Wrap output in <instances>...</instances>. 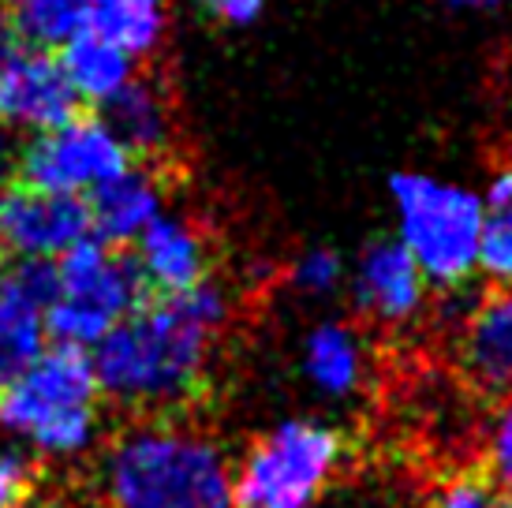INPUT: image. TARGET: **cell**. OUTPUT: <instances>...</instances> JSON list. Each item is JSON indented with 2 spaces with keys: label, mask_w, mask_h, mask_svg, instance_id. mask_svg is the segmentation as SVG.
Listing matches in <instances>:
<instances>
[{
  "label": "cell",
  "mask_w": 512,
  "mask_h": 508,
  "mask_svg": "<svg viewBox=\"0 0 512 508\" xmlns=\"http://www.w3.org/2000/svg\"><path fill=\"white\" fill-rule=\"evenodd\" d=\"M441 4L453 12H498V8H509L512 0H441Z\"/></svg>",
  "instance_id": "cell-27"
},
{
  "label": "cell",
  "mask_w": 512,
  "mask_h": 508,
  "mask_svg": "<svg viewBox=\"0 0 512 508\" xmlns=\"http://www.w3.org/2000/svg\"><path fill=\"white\" fill-rule=\"evenodd\" d=\"M146 296L150 292L128 254L86 236L57 258V296L45 311L49 340L94 348Z\"/></svg>",
  "instance_id": "cell-6"
},
{
  "label": "cell",
  "mask_w": 512,
  "mask_h": 508,
  "mask_svg": "<svg viewBox=\"0 0 512 508\" xmlns=\"http://www.w3.org/2000/svg\"><path fill=\"white\" fill-rule=\"evenodd\" d=\"M4 161H8V142H4V131H0V172H4Z\"/></svg>",
  "instance_id": "cell-28"
},
{
  "label": "cell",
  "mask_w": 512,
  "mask_h": 508,
  "mask_svg": "<svg viewBox=\"0 0 512 508\" xmlns=\"http://www.w3.org/2000/svg\"><path fill=\"white\" fill-rule=\"evenodd\" d=\"M486 464H490V479L501 494L512 501V396L501 400V411L490 423V438H486Z\"/></svg>",
  "instance_id": "cell-24"
},
{
  "label": "cell",
  "mask_w": 512,
  "mask_h": 508,
  "mask_svg": "<svg viewBox=\"0 0 512 508\" xmlns=\"http://www.w3.org/2000/svg\"><path fill=\"white\" fill-rule=\"evenodd\" d=\"M348 281V266L344 254L333 247H311L292 262V288L311 299H326Z\"/></svg>",
  "instance_id": "cell-20"
},
{
  "label": "cell",
  "mask_w": 512,
  "mask_h": 508,
  "mask_svg": "<svg viewBox=\"0 0 512 508\" xmlns=\"http://www.w3.org/2000/svg\"><path fill=\"white\" fill-rule=\"evenodd\" d=\"M303 374L326 400H348L367 374L363 337L348 322H318L303 337Z\"/></svg>",
  "instance_id": "cell-15"
},
{
  "label": "cell",
  "mask_w": 512,
  "mask_h": 508,
  "mask_svg": "<svg viewBox=\"0 0 512 508\" xmlns=\"http://www.w3.org/2000/svg\"><path fill=\"white\" fill-rule=\"evenodd\" d=\"M90 236L86 198L49 195L34 187L0 191V258L4 262H57Z\"/></svg>",
  "instance_id": "cell-9"
},
{
  "label": "cell",
  "mask_w": 512,
  "mask_h": 508,
  "mask_svg": "<svg viewBox=\"0 0 512 508\" xmlns=\"http://www.w3.org/2000/svg\"><path fill=\"white\" fill-rule=\"evenodd\" d=\"M131 161H135L131 150L105 124V116H72L53 131H38L19 150L15 176L34 191L83 198L124 176Z\"/></svg>",
  "instance_id": "cell-7"
},
{
  "label": "cell",
  "mask_w": 512,
  "mask_h": 508,
  "mask_svg": "<svg viewBox=\"0 0 512 508\" xmlns=\"http://www.w3.org/2000/svg\"><path fill=\"white\" fill-rule=\"evenodd\" d=\"M434 508H512L490 475H453L441 486Z\"/></svg>",
  "instance_id": "cell-23"
},
{
  "label": "cell",
  "mask_w": 512,
  "mask_h": 508,
  "mask_svg": "<svg viewBox=\"0 0 512 508\" xmlns=\"http://www.w3.org/2000/svg\"><path fill=\"white\" fill-rule=\"evenodd\" d=\"M57 64L79 101L105 109L135 79V60L94 30H79L57 49Z\"/></svg>",
  "instance_id": "cell-16"
},
{
  "label": "cell",
  "mask_w": 512,
  "mask_h": 508,
  "mask_svg": "<svg viewBox=\"0 0 512 508\" xmlns=\"http://www.w3.org/2000/svg\"><path fill=\"white\" fill-rule=\"evenodd\" d=\"M98 0H4V23L30 45L60 49L86 30Z\"/></svg>",
  "instance_id": "cell-19"
},
{
  "label": "cell",
  "mask_w": 512,
  "mask_h": 508,
  "mask_svg": "<svg viewBox=\"0 0 512 508\" xmlns=\"http://www.w3.org/2000/svg\"><path fill=\"white\" fill-rule=\"evenodd\" d=\"M131 262L150 296H184L210 281V247L199 228L184 217L161 213L135 240Z\"/></svg>",
  "instance_id": "cell-13"
},
{
  "label": "cell",
  "mask_w": 512,
  "mask_h": 508,
  "mask_svg": "<svg viewBox=\"0 0 512 508\" xmlns=\"http://www.w3.org/2000/svg\"><path fill=\"white\" fill-rule=\"evenodd\" d=\"M169 27V0H98L86 30L120 45L131 60L154 53Z\"/></svg>",
  "instance_id": "cell-18"
},
{
  "label": "cell",
  "mask_w": 512,
  "mask_h": 508,
  "mask_svg": "<svg viewBox=\"0 0 512 508\" xmlns=\"http://www.w3.org/2000/svg\"><path fill=\"white\" fill-rule=\"evenodd\" d=\"M79 116V98L57 57L30 45L0 19V127L53 131Z\"/></svg>",
  "instance_id": "cell-8"
},
{
  "label": "cell",
  "mask_w": 512,
  "mask_h": 508,
  "mask_svg": "<svg viewBox=\"0 0 512 508\" xmlns=\"http://www.w3.org/2000/svg\"><path fill=\"white\" fill-rule=\"evenodd\" d=\"M479 269L498 288H512V206L486 210L479 236Z\"/></svg>",
  "instance_id": "cell-21"
},
{
  "label": "cell",
  "mask_w": 512,
  "mask_h": 508,
  "mask_svg": "<svg viewBox=\"0 0 512 508\" xmlns=\"http://www.w3.org/2000/svg\"><path fill=\"white\" fill-rule=\"evenodd\" d=\"M228 299L214 281L184 296H146L94 344L101 396L124 408H176L206 378Z\"/></svg>",
  "instance_id": "cell-1"
},
{
  "label": "cell",
  "mask_w": 512,
  "mask_h": 508,
  "mask_svg": "<svg viewBox=\"0 0 512 508\" xmlns=\"http://www.w3.org/2000/svg\"><path fill=\"white\" fill-rule=\"evenodd\" d=\"M344 284L356 311L378 325H408L427 307V277L397 240L367 243Z\"/></svg>",
  "instance_id": "cell-11"
},
{
  "label": "cell",
  "mask_w": 512,
  "mask_h": 508,
  "mask_svg": "<svg viewBox=\"0 0 512 508\" xmlns=\"http://www.w3.org/2000/svg\"><path fill=\"white\" fill-rule=\"evenodd\" d=\"M483 206L486 210H505V206H512V165L498 169L490 180H486Z\"/></svg>",
  "instance_id": "cell-26"
},
{
  "label": "cell",
  "mask_w": 512,
  "mask_h": 508,
  "mask_svg": "<svg viewBox=\"0 0 512 508\" xmlns=\"http://www.w3.org/2000/svg\"><path fill=\"white\" fill-rule=\"evenodd\" d=\"M161 184L150 172L128 169L124 176L109 180L86 198V213H90V236L101 243H109L116 251H124L128 243H135L146 228L154 225L165 213L161 206Z\"/></svg>",
  "instance_id": "cell-14"
},
{
  "label": "cell",
  "mask_w": 512,
  "mask_h": 508,
  "mask_svg": "<svg viewBox=\"0 0 512 508\" xmlns=\"http://www.w3.org/2000/svg\"><path fill=\"white\" fill-rule=\"evenodd\" d=\"M38 486L34 456L15 445H0V508H27Z\"/></svg>",
  "instance_id": "cell-22"
},
{
  "label": "cell",
  "mask_w": 512,
  "mask_h": 508,
  "mask_svg": "<svg viewBox=\"0 0 512 508\" xmlns=\"http://www.w3.org/2000/svg\"><path fill=\"white\" fill-rule=\"evenodd\" d=\"M105 124L113 127L120 142L131 150V157H157L169 150L172 116L150 79H131L109 105H105Z\"/></svg>",
  "instance_id": "cell-17"
},
{
  "label": "cell",
  "mask_w": 512,
  "mask_h": 508,
  "mask_svg": "<svg viewBox=\"0 0 512 508\" xmlns=\"http://www.w3.org/2000/svg\"><path fill=\"white\" fill-rule=\"evenodd\" d=\"M206 12L228 23V27H247V23H255L258 15L266 12V4L270 0H199Z\"/></svg>",
  "instance_id": "cell-25"
},
{
  "label": "cell",
  "mask_w": 512,
  "mask_h": 508,
  "mask_svg": "<svg viewBox=\"0 0 512 508\" xmlns=\"http://www.w3.org/2000/svg\"><path fill=\"white\" fill-rule=\"evenodd\" d=\"M314 508H318V505H314ZM322 508H341V505H322Z\"/></svg>",
  "instance_id": "cell-29"
},
{
  "label": "cell",
  "mask_w": 512,
  "mask_h": 508,
  "mask_svg": "<svg viewBox=\"0 0 512 508\" xmlns=\"http://www.w3.org/2000/svg\"><path fill=\"white\" fill-rule=\"evenodd\" d=\"M456 363L486 396H512V288H498L468 307L456 333Z\"/></svg>",
  "instance_id": "cell-12"
},
{
  "label": "cell",
  "mask_w": 512,
  "mask_h": 508,
  "mask_svg": "<svg viewBox=\"0 0 512 508\" xmlns=\"http://www.w3.org/2000/svg\"><path fill=\"white\" fill-rule=\"evenodd\" d=\"M389 198L397 210V243L412 254L427 284H468L479 269V236L486 221L483 195L427 172H393Z\"/></svg>",
  "instance_id": "cell-4"
},
{
  "label": "cell",
  "mask_w": 512,
  "mask_h": 508,
  "mask_svg": "<svg viewBox=\"0 0 512 508\" xmlns=\"http://www.w3.org/2000/svg\"><path fill=\"white\" fill-rule=\"evenodd\" d=\"M341 460V430L318 419H285L266 430L232 471V505L314 508Z\"/></svg>",
  "instance_id": "cell-5"
},
{
  "label": "cell",
  "mask_w": 512,
  "mask_h": 508,
  "mask_svg": "<svg viewBox=\"0 0 512 508\" xmlns=\"http://www.w3.org/2000/svg\"><path fill=\"white\" fill-rule=\"evenodd\" d=\"M113 508H236L221 445L172 423H146L113 441L101 467Z\"/></svg>",
  "instance_id": "cell-2"
},
{
  "label": "cell",
  "mask_w": 512,
  "mask_h": 508,
  "mask_svg": "<svg viewBox=\"0 0 512 508\" xmlns=\"http://www.w3.org/2000/svg\"><path fill=\"white\" fill-rule=\"evenodd\" d=\"M98 374L86 348L49 344L0 389V426L42 456H79L98 438Z\"/></svg>",
  "instance_id": "cell-3"
},
{
  "label": "cell",
  "mask_w": 512,
  "mask_h": 508,
  "mask_svg": "<svg viewBox=\"0 0 512 508\" xmlns=\"http://www.w3.org/2000/svg\"><path fill=\"white\" fill-rule=\"evenodd\" d=\"M57 296V262L0 266V389L12 385L49 348L45 311Z\"/></svg>",
  "instance_id": "cell-10"
}]
</instances>
